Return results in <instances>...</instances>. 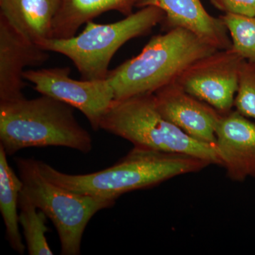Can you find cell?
<instances>
[{
	"instance_id": "obj_12",
	"label": "cell",
	"mask_w": 255,
	"mask_h": 255,
	"mask_svg": "<svg viewBox=\"0 0 255 255\" xmlns=\"http://www.w3.org/2000/svg\"><path fill=\"white\" fill-rule=\"evenodd\" d=\"M147 6L163 10L165 17L161 25L167 31L184 28L217 50L232 47L231 36L222 18L210 15L201 0H144L137 7Z\"/></svg>"
},
{
	"instance_id": "obj_15",
	"label": "cell",
	"mask_w": 255,
	"mask_h": 255,
	"mask_svg": "<svg viewBox=\"0 0 255 255\" xmlns=\"http://www.w3.org/2000/svg\"><path fill=\"white\" fill-rule=\"evenodd\" d=\"M6 156L0 145V210L10 246L16 253L23 255L25 246L20 234L17 211L23 182L10 167Z\"/></svg>"
},
{
	"instance_id": "obj_11",
	"label": "cell",
	"mask_w": 255,
	"mask_h": 255,
	"mask_svg": "<svg viewBox=\"0 0 255 255\" xmlns=\"http://www.w3.org/2000/svg\"><path fill=\"white\" fill-rule=\"evenodd\" d=\"M221 165L231 180L255 177V123L238 112L222 114L216 131Z\"/></svg>"
},
{
	"instance_id": "obj_9",
	"label": "cell",
	"mask_w": 255,
	"mask_h": 255,
	"mask_svg": "<svg viewBox=\"0 0 255 255\" xmlns=\"http://www.w3.org/2000/svg\"><path fill=\"white\" fill-rule=\"evenodd\" d=\"M159 113L189 136L216 145V131L222 114L186 92L174 82L154 93Z\"/></svg>"
},
{
	"instance_id": "obj_19",
	"label": "cell",
	"mask_w": 255,
	"mask_h": 255,
	"mask_svg": "<svg viewBox=\"0 0 255 255\" xmlns=\"http://www.w3.org/2000/svg\"><path fill=\"white\" fill-rule=\"evenodd\" d=\"M216 9L225 14L255 16V0H209Z\"/></svg>"
},
{
	"instance_id": "obj_14",
	"label": "cell",
	"mask_w": 255,
	"mask_h": 255,
	"mask_svg": "<svg viewBox=\"0 0 255 255\" xmlns=\"http://www.w3.org/2000/svg\"><path fill=\"white\" fill-rule=\"evenodd\" d=\"M144 0H62L53 19L51 38L75 36L79 28L103 13L117 11L129 16Z\"/></svg>"
},
{
	"instance_id": "obj_1",
	"label": "cell",
	"mask_w": 255,
	"mask_h": 255,
	"mask_svg": "<svg viewBox=\"0 0 255 255\" xmlns=\"http://www.w3.org/2000/svg\"><path fill=\"white\" fill-rule=\"evenodd\" d=\"M37 162L42 175L60 187L78 194L115 200L126 193L155 187L172 178L197 173L212 165L194 156L137 146L112 167L92 173H63L43 161Z\"/></svg>"
},
{
	"instance_id": "obj_5",
	"label": "cell",
	"mask_w": 255,
	"mask_h": 255,
	"mask_svg": "<svg viewBox=\"0 0 255 255\" xmlns=\"http://www.w3.org/2000/svg\"><path fill=\"white\" fill-rule=\"evenodd\" d=\"M160 8L147 6L123 20L107 24L90 21L80 34L69 38H49L37 43L43 50L68 57L78 68L82 80H105L109 66L119 48L132 38L145 36L163 22Z\"/></svg>"
},
{
	"instance_id": "obj_18",
	"label": "cell",
	"mask_w": 255,
	"mask_h": 255,
	"mask_svg": "<svg viewBox=\"0 0 255 255\" xmlns=\"http://www.w3.org/2000/svg\"><path fill=\"white\" fill-rule=\"evenodd\" d=\"M234 107L245 117L255 120V66L246 60L241 65Z\"/></svg>"
},
{
	"instance_id": "obj_4",
	"label": "cell",
	"mask_w": 255,
	"mask_h": 255,
	"mask_svg": "<svg viewBox=\"0 0 255 255\" xmlns=\"http://www.w3.org/2000/svg\"><path fill=\"white\" fill-rule=\"evenodd\" d=\"M100 128L137 147L194 156L221 165L216 145L193 138L164 119L156 107L154 94L114 100Z\"/></svg>"
},
{
	"instance_id": "obj_10",
	"label": "cell",
	"mask_w": 255,
	"mask_h": 255,
	"mask_svg": "<svg viewBox=\"0 0 255 255\" xmlns=\"http://www.w3.org/2000/svg\"><path fill=\"white\" fill-rule=\"evenodd\" d=\"M48 53L0 14V102L24 97L25 69L44 63L49 59Z\"/></svg>"
},
{
	"instance_id": "obj_7",
	"label": "cell",
	"mask_w": 255,
	"mask_h": 255,
	"mask_svg": "<svg viewBox=\"0 0 255 255\" xmlns=\"http://www.w3.org/2000/svg\"><path fill=\"white\" fill-rule=\"evenodd\" d=\"M69 67L25 70L23 78L31 82L41 95L63 102L80 111L92 128L99 130L101 121L114 100V92L108 78L76 80L70 78Z\"/></svg>"
},
{
	"instance_id": "obj_17",
	"label": "cell",
	"mask_w": 255,
	"mask_h": 255,
	"mask_svg": "<svg viewBox=\"0 0 255 255\" xmlns=\"http://www.w3.org/2000/svg\"><path fill=\"white\" fill-rule=\"evenodd\" d=\"M220 17L231 35V48L246 61L255 66V16L225 14Z\"/></svg>"
},
{
	"instance_id": "obj_2",
	"label": "cell",
	"mask_w": 255,
	"mask_h": 255,
	"mask_svg": "<svg viewBox=\"0 0 255 255\" xmlns=\"http://www.w3.org/2000/svg\"><path fill=\"white\" fill-rule=\"evenodd\" d=\"M73 107L49 96L0 102V145L6 155L27 147L62 146L88 153L91 135Z\"/></svg>"
},
{
	"instance_id": "obj_6",
	"label": "cell",
	"mask_w": 255,
	"mask_h": 255,
	"mask_svg": "<svg viewBox=\"0 0 255 255\" xmlns=\"http://www.w3.org/2000/svg\"><path fill=\"white\" fill-rule=\"evenodd\" d=\"M22 191L53 222L60 242L61 255H79L84 232L92 218L112 208L115 199L78 194L43 177L36 159L15 158Z\"/></svg>"
},
{
	"instance_id": "obj_3",
	"label": "cell",
	"mask_w": 255,
	"mask_h": 255,
	"mask_svg": "<svg viewBox=\"0 0 255 255\" xmlns=\"http://www.w3.org/2000/svg\"><path fill=\"white\" fill-rule=\"evenodd\" d=\"M216 50L184 28H172L153 36L137 56L110 70L107 78L113 87L114 100L154 94Z\"/></svg>"
},
{
	"instance_id": "obj_13",
	"label": "cell",
	"mask_w": 255,
	"mask_h": 255,
	"mask_svg": "<svg viewBox=\"0 0 255 255\" xmlns=\"http://www.w3.org/2000/svg\"><path fill=\"white\" fill-rule=\"evenodd\" d=\"M62 0H0V14L31 41L51 38L53 19Z\"/></svg>"
},
{
	"instance_id": "obj_16",
	"label": "cell",
	"mask_w": 255,
	"mask_h": 255,
	"mask_svg": "<svg viewBox=\"0 0 255 255\" xmlns=\"http://www.w3.org/2000/svg\"><path fill=\"white\" fill-rule=\"evenodd\" d=\"M18 223L23 228L28 253L30 255H52L46 237L49 229L46 226L47 216L38 209L22 190L18 199Z\"/></svg>"
},
{
	"instance_id": "obj_8",
	"label": "cell",
	"mask_w": 255,
	"mask_h": 255,
	"mask_svg": "<svg viewBox=\"0 0 255 255\" xmlns=\"http://www.w3.org/2000/svg\"><path fill=\"white\" fill-rule=\"evenodd\" d=\"M244 60L232 48L217 50L191 65L176 82L221 114H227L234 107Z\"/></svg>"
}]
</instances>
